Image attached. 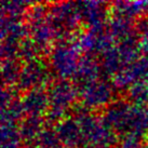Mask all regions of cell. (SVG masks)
<instances>
[{
    "label": "cell",
    "mask_w": 148,
    "mask_h": 148,
    "mask_svg": "<svg viewBox=\"0 0 148 148\" xmlns=\"http://www.w3.org/2000/svg\"><path fill=\"white\" fill-rule=\"evenodd\" d=\"M43 77V69L38 64H30L28 68L22 74V84L24 86H34L37 84L42 80Z\"/></svg>",
    "instance_id": "277c9868"
},
{
    "label": "cell",
    "mask_w": 148,
    "mask_h": 148,
    "mask_svg": "<svg viewBox=\"0 0 148 148\" xmlns=\"http://www.w3.org/2000/svg\"><path fill=\"white\" fill-rule=\"evenodd\" d=\"M60 140H62L63 143L73 146L78 143L79 136H80V131H79L78 125L73 122H64L62 123L61 127H60Z\"/></svg>",
    "instance_id": "7a4b0ae2"
},
{
    "label": "cell",
    "mask_w": 148,
    "mask_h": 148,
    "mask_svg": "<svg viewBox=\"0 0 148 148\" xmlns=\"http://www.w3.org/2000/svg\"><path fill=\"white\" fill-rule=\"evenodd\" d=\"M133 97L138 102H146L148 97V86H137L135 88V92L133 93Z\"/></svg>",
    "instance_id": "ba28073f"
},
{
    "label": "cell",
    "mask_w": 148,
    "mask_h": 148,
    "mask_svg": "<svg viewBox=\"0 0 148 148\" xmlns=\"http://www.w3.org/2000/svg\"><path fill=\"white\" fill-rule=\"evenodd\" d=\"M73 99V90L69 86L60 83L54 86L52 91V99H53L54 109H58V111H62L63 107L68 105Z\"/></svg>",
    "instance_id": "6da1fadb"
},
{
    "label": "cell",
    "mask_w": 148,
    "mask_h": 148,
    "mask_svg": "<svg viewBox=\"0 0 148 148\" xmlns=\"http://www.w3.org/2000/svg\"><path fill=\"white\" fill-rule=\"evenodd\" d=\"M88 103H92V105H99L101 103L106 102L110 92L108 88L103 84H97L96 86L92 88L88 92Z\"/></svg>",
    "instance_id": "5b68a950"
},
{
    "label": "cell",
    "mask_w": 148,
    "mask_h": 148,
    "mask_svg": "<svg viewBox=\"0 0 148 148\" xmlns=\"http://www.w3.org/2000/svg\"><path fill=\"white\" fill-rule=\"evenodd\" d=\"M9 129H4L3 130L5 132H8V135L7 134H2L3 137V148H16L17 142H18V133L14 131L13 129H11V124L8 123Z\"/></svg>",
    "instance_id": "52a82bcc"
},
{
    "label": "cell",
    "mask_w": 148,
    "mask_h": 148,
    "mask_svg": "<svg viewBox=\"0 0 148 148\" xmlns=\"http://www.w3.org/2000/svg\"><path fill=\"white\" fill-rule=\"evenodd\" d=\"M39 130H40V122L36 119L30 121H26L22 127V137L26 140H36L35 137H39Z\"/></svg>",
    "instance_id": "8992f818"
},
{
    "label": "cell",
    "mask_w": 148,
    "mask_h": 148,
    "mask_svg": "<svg viewBox=\"0 0 148 148\" xmlns=\"http://www.w3.org/2000/svg\"><path fill=\"white\" fill-rule=\"evenodd\" d=\"M138 148H148V146H142V147H138Z\"/></svg>",
    "instance_id": "9c48e42d"
},
{
    "label": "cell",
    "mask_w": 148,
    "mask_h": 148,
    "mask_svg": "<svg viewBox=\"0 0 148 148\" xmlns=\"http://www.w3.org/2000/svg\"><path fill=\"white\" fill-rule=\"evenodd\" d=\"M45 103H47V99L45 94L40 91L35 90L30 94L27 95L24 103V108L27 112L36 114L45 108Z\"/></svg>",
    "instance_id": "3957f363"
}]
</instances>
